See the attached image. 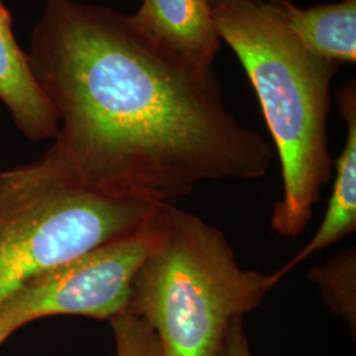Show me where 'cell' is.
<instances>
[{"label": "cell", "instance_id": "1", "mask_svg": "<svg viewBox=\"0 0 356 356\" xmlns=\"http://www.w3.org/2000/svg\"><path fill=\"white\" fill-rule=\"evenodd\" d=\"M28 58L60 119L48 153L89 188L176 204L204 182L257 179L272 165L267 140L227 110L214 69L123 13L45 0Z\"/></svg>", "mask_w": 356, "mask_h": 356}, {"label": "cell", "instance_id": "2", "mask_svg": "<svg viewBox=\"0 0 356 356\" xmlns=\"http://www.w3.org/2000/svg\"><path fill=\"white\" fill-rule=\"evenodd\" d=\"M219 38L243 65L279 152L282 197L270 227L297 238L330 179L327 115L341 65L306 51L264 0H209Z\"/></svg>", "mask_w": 356, "mask_h": 356}, {"label": "cell", "instance_id": "3", "mask_svg": "<svg viewBox=\"0 0 356 356\" xmlns=\"http://www.w3.org/2000/svg\"><path fill=\"white\" fill-rule=\"evenodd\" d=\"M280 276L243 268L220 229L161 204L128 313L154 331L163 356H220L231 323L254 312Z\"/></svg>", "mask_w": 356, "mask_h": 356}, {"label": "cell", "instance_id": "4", "mask_svg": "<svg viewBox=\"0 0 356 356\" xmlns=\"http://www.w3.org/2000/svg\"><path fill=\"white\" fill-rule=\"evenodd\" d=\"M72 177L51 153L0 173V302L23 282L138 232L159 206Z\"/></svg>", "mask_w": 356, "mask_h": 356}, {"label": "cell", "instance_id": "5", "mask_svg": "<svg viewBox=\"0 0 356 356\" xmlns=\"http://www.w3.org/2000/svg\"><path fill=\"white\" fill-rule=\"evenodd\" d=\"M157 211L138 232L23 282L0 302V322L15 332L51 316L110 321L124 313L134 277L156 238Z\"/></svg>", "mask_w": 356, "mask_h": 356}, {"label": "cell", "instance_id": "6", "mask_svg": "<svg viewBox=\"0 0 356 356\" xmlns=\"http://www.w3.org/2000/svg\"><path fill=\"white\" fill-rule=\"evenodd\" d=\"M134 26L191 64L213 67L220 38L209 0H144Z\"/></svg>", "mask_w": 356, "mask_h": 356}, {"label": "cell", "instance_id": "7", "mask_svg": "<svg viewBox=\"0 0 356 356\" xmlns=\"http://www.w3.org/2000/svg\"><path fill=\"white\" fill-rule=\"evenodd\" d=\"M0 101L32 141L54 139L60 119L13 35V16L0 0Z\"/></svg>", "mask_w": 356, "mask_h": 356}, {"label": "cell", "instance_id": "8", "mask_svg": "<svg viewBox=\"0 0 356 356\" xmlns=\"http://www.w3.org/2000/svg\"><path fill=\"white\" fill-rule=\"evenodd\" d=\"M339 114L347 126L343 151L335 161V177L322 223L301 251L277 270L281 279L310 256L351 235L356 229V86L350 81L337 92Z\"/></svg>", "mask_w": 356, "mask_h": 356}, {"label": "cell", "instance_id": "9", "mask_svg": "<svg viewBox=\"0 0 356 356\" xmlns=\"http://www.w3.org/2000/svg\"><path fill=\"white\" fill-rule=\"evenodd\" d=\"M306 51L337 64L356 61V0L300 8L289 0H264Z\"/></svg>", "mask_w": 356, "mask_h": 356}, {"label": "cell", "instance_id": "10", "mask_svg": "<svg viewBox=\"0 0 356 356\" xmlns=\"http://www.w3.org/2000/svg\"><path fill=\"white\" fill-rule=\"evenodd\" d=\"M307 279L318 286L319 294L331 313L356 329V251L347 248L326 263L312 268Z\"/></svg>", "mask_w": 356, "mask_h": 356}, {"label": "cell", "instance_id": "11", "mask_svg": "<svg viewBox=\"0 0 356 356\" xmlns=\"http://www.w3.org/2000/svg\"><path fill=\"white\" fill-rule=\"evenodd\" d=\"M116 356H163L160 342L144 319L132 313H120L110 319Z\"/></svg>", "mask_w": 356, "mask_h": 356}, {"label": "cell", "instance_id": "12", "mask_svg": "<svg viewBox=\"0 0 356 356\" xmlns=\"http://www.w3.org/2000/svg\"><path fill=\"white\" fill-rule=\"evenodd\" d=\"M220 356H254L244 330V318L235 319L231 323Z\"/></svg>", "mask_w": 356, "mask_h": 356}, {"label": "cell", "instance_id": "13", "mask_svg": "<svg viewBox=\"0 0 356 356\" xmlns=\"http://www.w3.org/2000/svg\"><path fill=\"white\" fill-rule=\"evenodd\" d=\"M13 331L8 327V326H6L4 323H1L0 322V344L3 343L10 335H13Z\"/></svg>", "mask_w": 356, "mask_h": 356}]
</instances>
